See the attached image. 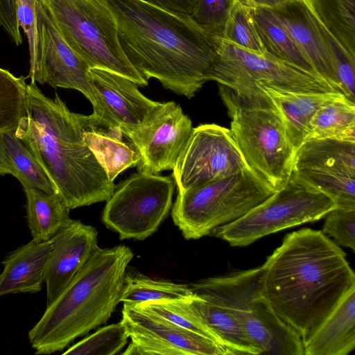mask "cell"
<instances>
[{
	"mask_svg": "<svg viewBox=\"0 0 355 355\" xmlns=\"http://www.w3.org/2000/svg\"><path fill=\"white\" fill-rule=\"evenodd\" d=\"M26 197V218L33 240L50 241L71 219L69 209L56 193L34 188L24 189Z\"/></svg>",
	"mask_w": 355,
	"mask_h": 355,
	"instance_id": "cell-24",
	"label": "cell"
},
{
	"mask_svg": "<svg viewBox=\"0 0 355 355\" xmlns=\"http://www.w3.org/2000/svg\"><path fill=\"white\" fill-rule=\"evenodd\" d=\"M116 20L121 47L148 81L191 98L218 57L221 38L191 15L162 8L148 0H104Z\"/></svg>",
	"mask_w": 355,
	"mask_h": 355,
	"instance_id": "cell-1",
	"label": "cell"
},
{
	"mask_svg": "<svg viewBox=\"0 0 355 355\" xmlns=\"http://www.w3.org/2000/svg\"><path fill=\"white\" fill-rule=\"evenodd\" d=\"M10 174L14 176L12 164L0 143V175Z\"/></svg>",
	"mask_w": 355,
	"mask_h": 355,
	"instance_id": "cell-42",
	"label": "cell"
},
{
	"mask_svg": "<svg viewBox=\"0 0 355 355\" xmlns=\"http://www.w3.org/2000/svg\"><path fill=\"white\" fill-rule=\"evenodd\" d=\"M190 306L221 340L228 355L260 354L240 322L224 307L196 295Z\"/></svg>",
	"mask_w": 355,
	"mask_h": 355,
	"instance_id": "cell-25",
	"label": "cell"
},
{
	"mask_svg": "<svg viewBox=\"0 0 355 355\" xmlns=\"http://www.w3.org/2000/svg\"><path fill=\"white\" fill-rule=\"evenodd\" d=\"M209 80L218 83L220 97L234 98L264 94L257 83L294 92H338L319 76L267 53L244 50L223 38L218 57L205 76V81Z\"/></svg>",
	"mask_w": 355,
	"mask_h": 355,
	"instance_id": "cell-8",
	"label": "cell"
},
{
	"mask_svg": "<svg viewBox=\"0 0 355 355\" xmlns=\"http://www.w3.org/2000/svg\"><path fill=\"white\" fill-rule=\"evenodd\" d=\"M133 255L123 245L95 250L29 330L28 338L35 354L60 352L106 323L120 302L126 268Z\"/></svg>",
	"mask_w": 355,
	"mask_h": 355,
	"instance_id": "cell-4",
	"label": "cell"
},
{
	"mask_svg": "<svg viewBox=\"0 0 355 355\" xmlns=\"http://www.w3.org/2000/svg\"><path fill=\"white\" fill-rule=\"evenodd\" d=\"M248 10L266 53L320 77L270 10L254 8Z\"/></svg>",
	"mask_w": 355,
	"mask_h": 355,
	"instance_id": "cell-23",
	"label": "cell"
},
{
	"mask_svg": "<svg viewBox=\"0 0 355 355\" xmlns=\"http://www.w3.org/2000/svg\"><path fill=\"white\" fill-rule=\"evenodd\" d=\"M263 274L262 265L203 279L191 287L198 297L233 315L260 354L304 355L300 336L275 313L264 294Z\"/></svg>",
	"mask_w": 355,
	"mask_h": 355,
	"instance_id": "cell-5",
	"label": "cell"
},
{
	"mask_svg": "<svg viewBox=\"0 0 355 355\" xmlns=\"http://www.w3.org/2000/svg\"><path fill=\"white\" fill-rule=\"evenodd\" d=\"M89 115L71 112L58 94L27 85V115L15 134L31 152L69 209L106 201L115 184L83 139Z\"/></svg>",
	"mask_w": 355,
	"mask_h": 355,
	"instance_id": "cell-3",
	"label": "cell"
},
{
	"mask_svg": "<svg viewBox=\"0 0 355 355\" xmlns=\"http://www.w3.org/2000/svg\"><path fill=\"white\" fill-rule=\"evenodd\" d=\"M235 0H198L193 19L209 33L223 38Z\"/></svg>",
	"mask_w": 355,
	"mask_h": 355,
	"instance_id": "cell-36",
	"label": "cell"
},
{
	"mask_svg": "<svg viewBox=\"0 0 355 355\" xmlns=\"http://www.w3.org/2000/svg\"><path fill=\"white\" fill-rule=\"evenodd\" d=\"M245 168L229 129L214 123L193 128L173 168L178 193Z\"/></svg>",
	"mask_w": 355,
	"mask_h": 355,
	"instance_id": "cell-13",
	"label": "cell"
},
{
	"mask_svg": "<svg viewBox=\"0 0 355 355\" xmlns=\"http://www.w3.org/2000/svg\"><path fill=\"white\" fill-rule=\"evenodd\" d=\"M302 1H303L307 5V6L309 7L308 0H302Z\"/></svg>",
	"mask_w": 355,
	"mask_h": 355,
	"instance_id": "cell-43",
	"label": "cell"
},
{
	"mask_svg": "<svg viewBox=\"0 0 355 355\" xmlns=\"http://www.w3.org/2000/svg\"><path fill=\"white\" fill-rule=\"evenodd\" d=\"M193 129L179 104L159 102L126 137L139 156L138 171L158 174L173 170Z\"/></svg>",
	"mask_w": 355,
	"mask_h": 355,
	"instance_id": "cell-15",
	"label": "cell"
},
{
	"mask_svg": "<svg viewBox=\"0 0 355 355\" xmlns=\"http://www.w3.org/2000/svg\"><path fill=\"white\" fill-rule=\"evenodd\" d=\"M309 8L329 33L355 56V0H308Z\"/></svg>",
	"mask_w": 355,
	"mask_h": 355,
	"instance_id": "cell-29",
	"label": "cell"
},
{
	"mask_svg": "<svg viewBox=\"0 0 355 355\" xmlns=\"http://www.w3.org/2000/svg\"><path fill=\"white\" fill-rule=\"evenodd\" d=\"M311 138L355 141V103L342 96L319 107L309 123Z\"/></svg>",
	"mask_w": 355,
	"mask_h": 355,
	"instance_id": "cell-27",
	"label": "cell"
},
{
	"mask_svg": "<svg viewBox=\"0 0 355 355\" xmlns=\"http://www.w3.org/2000/svg\"><path fill=\"white\" fill-rule=\"evenodd\" d=\"M270 10L309 60L318 74L336 91L343 94L319 21L307 5L302 0H293Z\"/></svg>",
	"mask_w": 355,
	"mask_h": 355,
	"instance_id": "cell-19",
	"label": "cell"
},
{
	"mask_svg": "<svg viewBox=\"0 0 355 355\" xmlns=\"http://www.w3.org/2000/svg\"><path fill=\"white\" fill-rule=\"evenodd\" d=\"M51 248V240L37 242L32 239L10 252L1 262L0 297L40 291Z\"/></svg>",
	"mask_w": 355,
	"mask_h": 355,
	"instance_id": "cell-20",
	"label": "cell"
},
{
	"mask_svg": "<svg viewBox=\"0 0 355 355\" xmlns=\"http://www.w3.org/2000/svg\"><path fill=\"white\" fill-rule=\"evenodd\" d=\"M88 74L96 100L90 114L96 127L121 132L127 137L159 103L145 96L136 83L121 74L98 67L89 68Z\"/></svg>",
	"mask_w": 355,
	"mask_h": 355,
	"instance_id": "cell-16",
	"label": "cell"
},
{
	"mask_svg": "<svg viewBox=\"0 0 355 355\" xmlns=\"http://www.w3.org/2000/svg\"><path fill=\"white\" fill-rule=\"evenodd\" d=\"M319 24L332 56L339 87L343 94L355 103V56L352 55L320 21Z\"/></svg>",
	"mask_w": 355,
	"mask_h": 355,
	"instance_id": "cell-35",
	"label": "cell"
},
{
	"mask_svg": "<svg viewBox=\"0 0 355 355\" xmlns=\"http://www.w3.org/2000/svg\"><path fill=\"white\" fill-rule=\"evenodd\" d=\"M63 40L89 68L121 74L146 86L119 42L114 17L104 0H40Z\"/></svg>",
	"mask_w": 355,
	"mask_h": 355,
	"instance_id": "cell-7",
	"label": "cell"
},
{
	"mask_svg": "<svg viewBox=\"0 0 355 355\" xmlns=\"http://www.w3.org/2000/svg\"><path fill=\"white\" fill-rule=\"evenodd\" d=\"M121 322L131 342L123 355H227L208 338L141 308L123 304Z\"/></svg>",
	"mask_w": 355,
	"mask_h": 355,
	"instance_id": "cell-14",
	"label": "cell"
},
{
	"mask_svg": "<svg viewBox=\"0 0 355 355\" xmlns=\"http://www.w3.org/2000/svg\"><path fill=\"white\" fill-rule=\"evenodd\" d=\"M0 26L17 46L22 44L17 17V0H0Z\"/></svg>",
	"mask_w": 355,
	"mask_h": 355,
	"instance_id": "cell-39",
	"label": "cell"
},
{
	"mask_svg": "<svg viewBox=\"0 0 355 355\" xmlns=\"http://www.w3.org/2000/svg\"><path fill=\"white\" fill-rule=\"evenodd\" d=\"M256 86L271 99L295 150L306 140L310 121L316 110L324 104L345 96L338 92H294L263 83H257Z\"/></svg>",
	"mask_w": 355,
	"mask_h": 355,
	"instance_id": "cell-21",
	"label": "cell"
},
{
	"mask_svg": "<svg viewBox=\"0 0 355 355\" xmlns=\"http://www.w3.org/2000/svg\"><path fill=\"white\" fill-rule=\"evenodd\" d=\"M223 39L252 53H266L254 29L248 8L236 1L225 24Z\"/></svg>",
	"mask_w": 355,
	"mask_h": 355,
	"instance_id": "cell-34",
	"label": "cell"
},
{
	"mask_svg": "<svg viewBox=\"0 0 355 355\" xmlns=\"http://www.w3.org/2000/svg\"><path fill=\"white\" fill-rule=\"evenodd\" d=\"M191 286L153 279L137 272H125L120 302L139 304L150 301L186 300L196 297Z\"/></svg>",
	"mask_w": 355,
	"mask_h": 355,
	"instance_id": "cell-28",
	"label": "cell"
},
{
	"mask_svg": "<svg viewBox=\"0 0 355 355\" xmlns=\"http://www.w3.org/2000/svg\"><path fill=\"white\" fill-rule=\"evenodd\" d=\"M37 28L39 57L35 69L29 73L31 83L37 81L55 88L78 90L95 107L96 100L88 74L89 67L63 40L40 0Z\"/></svg>",
	"mask_w": 355,
	"mask_h": 355,
	"instance_id": "cell-17",
	"label": "cell"
},
{
	"mask_svg": "<svg viewBox=\"0 0 355 355\" xmlns=\"http://www.w3.org/2000/svg\"><path fill=\"white\" fill-rule=\"evenodd\" d=\"M128 338L120 321L98 329L69 347L62 354L114 355L123 349Z\"/></svg>",
	"mask_w": 355,
	"mask_h": 355,
	"instance_id": "cell-33",
	"label": "cell"
},
{
	"mask_svg": "<svg viewBox=\"0 0 355 355\" xmlns=\"http://www.w3.org/2000/svg\"><path fill=\"white\" fill-rule=\"evenodd\" d=\"M40 0H17L18 24L22 28L28 42L30 73L33 71L39 57L40 38L37 15Z\"/></svg>",
	"mask_w": 355,
	"mask_h": 355,
	"instance_id": "cell-38",
	"label": "cell"
},
{
	"mask_svg": "<svg viewBox=\"0 0 355 355\" xmlns=\"http://www.w3.org/2000/svg\"><path fill=\"white\" fill-rule=\"evenodd\" d=\"M89 125L83 131V139L110 181L127 168L137 166L139 156L132 145L121 140V132Z\"/></svg>",
	"mask_w": 355,
	"mask_h": 355,
	"instance_id": "cell-26",
	"label": "cell"
},
{
	"mask_svg": "<svg viewBox=\"0 0 355 355\" xmlns=\"http://www.w3.org/2000/svg\"><path fill=\"white\" fill-rule=\"evenodd\" d=\"M230 132L247 166L275 191L288 180L295 150L275 107L227 109Z\"/></svg>",
	"mask_w": 355,
	"mask_h": 355,
	"instance_id": "cell-10",
	"label": "cell"
},
{
	"mask_svg": "<svg viewBox=\"0 0 355 355\" xmlns=\"http://www.w3.org/2000/svg\"><path fill=\"white\" fill-rule=\"evenodd\" d=\"M173 175L139 171L115 186L102 214L121 239L144 240L157 231L172 205Z\"/></svg>",
	"mask_w": 355,
	"mask_h": 355,
	"instance_id": "cell-11",
	"label": "cell"
},
{
	"mask_svg": "<svg viewBox=\"0 0 355 355\" xmlns=\"http://www.w3.org/2000/svg\"><path fill=\"white\" fill-rule=\"evenodd\" d=\"M291 175L329 196L336 208L355 209V141L306 139L295 150Z\"/></svg>",
	"mask_w": 355,
	"mask_h": 355,
	"instance_id": "cell-12",
	"label": "cell"
},
{
	"mask_svg": "<svg viewBox=\"0 0 355 355\" xmlns=\"http://www.w3.org/2000/svg\"><path fill=\"white\" fill-rule=\"evenodd\" d=\"M149 2L167 10L191 15L198 0H148Z\"/></svg>",
	"mask_w": 355,
	"mask_h": 355,
	"instance_id": "cell-40",
	"label": "cell"
},
{
	"mask_svg": "<svg viewBox=\"0 0 355 355\" xmlns=\"http://www.w3.org/2000/svg\"><path fill=\"white\" fill-rule=\"evenodd\" d=\"M335 208L329 196L290 175L287 182L262 203L211 234L232 246H246L268 234L320 220Z\"/></svg>",
	"mask_w": 355,
	"mask_h": 355,
	"instance_id": "cell-9",
	"label": "cell"
},
{
	"mask_svg": "<svg viewBox=\"0 0 355 355\" xmlns=\"http://www.w3.org/2000/svg\"><path fill=\"white\" fill-rule=\"evenodd\" d=\"M51 248L44 281L46 306L64 291L98 245V232L93 226L70 219L51 239Z\"/></svg>",
	"mask_w": 355,
	"mask_h": 355,
	"instance_id": "cell-18",
	"label": "cell"
},
{
	"mask_svg": "<svg viewBox=\"0 0 355 355\" xmlns=\"http://www.w3.org/2000/svg\"><path fill=\"white\" fill-rule=\"evenodd\" d=\"M304 355H347L355 347V288L303 343Z\"/></svg>",
	"mask_w": 355,
	"mask_h": 355,
	"instance_id": "cell-22",
	"label": "cell"
},
{
	"mask_svg": "<svg viewBox=\"0 0 355 355\" xmlns=\"http://www.w3.org/2000/svg\"><path fill=\"white\" fill-rule=\"evenodd\" d=\"M322 232L338 245L355 250V209L335 208L325 215Z\"/></svg>",
	"mask_w": 355,
	"mask_h": 355,
	"instance_id": "cell-37",
	"label": "cell"
},
{
	"mask_svg": "<svg viewBox=\"0 0 355 355\" xmlns=\"http://www.w3.org/2000/svg\"><path fill=\"white\" fill-rule=\"evenodd\" d=\"M275 191L245 168L178 193L171 216L186 239H198L241 218Z\"/></svg>",
	"mask_w": 355,
	"mask_h": 355,
	"instance_id": "cell-6",
	"label": "cell"
},
{
	"mask_svg": "<svg viewBox=\"0 0 355 355\" xmlns=\"http://www.w3.org/2000/svg\"><path fill=\"white\" fill-rule=\"evenodd\" d=\"M27 85L24 76L0 67V132L15 131L27 115Z\"/></svg>",
	"mask_w": 355,
	"mask_h": 355,
	"instance_id": "cell-31",
	"label": "cell"
},
{
	"mask_svg": "<svg viewBox=\"0 0 355 355\" xmlns=\"http://www.w3.org/2000/svg\"><path fill=\"white\" fill-rule=\"evenodd\" d=\"M0 143L12 164L14 176L24 189L34 188L48 193H58L35 157L16 137L15 131L0 132Z\"/></svg>",
	"mask_w": 355,
	"mask_h": 355,
	"instance_id": "cell-30",
	"label": "cell"
},
{
	"mask_svg": "<svg viewBox=\"0 0 355 355\" xmlns=\"http://www.w3.org/2000/svg\"><path fill=\"white\" fill-rule=\"evenodd\" d=\"M263 266L266 297L302 343L355 288L345 252L320 230L288 234Z\"/></svg>",
	"mask_w": 355,
	"mask_h": 355,
	"instance_id": "cell-2",
	"label": "cell"
},
{
	"mask_svg": "<svg viewBox=\"0 0 355 355\" xmlns=\"http://www.w3.org/2000/svg\"><path fill=\"white\" fill-rule=\"evenodd\" d=\"M190 299L150 301L137 305L182 329L204 336L224 348L218 336L190 306Z\"/></svg>",
	"mask_w": 355,
	"mask_h": 355,
	"instance_id": "cell-32",
	"label": "cell"
},
{
	"mask_svg": "<svg viewBox=\"0 0 355 355\" xmlns=\"http://www.w3.org/2000/svg\"><path fill=\"white\" fill-rule=\"evenodd\" d=\"M248 8H266L272 10L279 8L293 0H235Z\"/></svg>",
	"mask_w": 355,
	"mask_h": 355,
	"instance_id": "cell-41",
	"label": "cell"
}]
</instances>
